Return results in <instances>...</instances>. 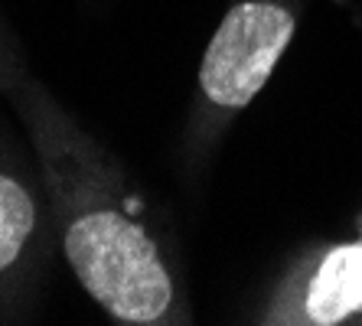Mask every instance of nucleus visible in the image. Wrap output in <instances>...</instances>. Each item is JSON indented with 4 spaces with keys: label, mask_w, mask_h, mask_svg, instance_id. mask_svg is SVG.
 <instances>
[{
    "label": "nucleus",
    "mask_w": 362,
    "mask_h": 326,
    "mask_svg": "<svg viewBox=\"0 0 362 326\" xmlns=\"http://www.w3.org/2000/svg\"><path fill=\"white\" fill-rule=\"evenodd\" d=\"M4 98L17 111L36 153L62 255L82 291L115 323H186L189 307L173 258L121 160L95 141L40 78L26 76Z\"/></svg>",
    "instance_id": "nucleus-1"
},
{
    "label": "nucleus",
    "mask_w": 362,
    "mask_h": 326,
    "mask_svg": "<svg viewBox=\"0 0 362 326\" xmlns=\"http://www.w3.org/2000/svg\"><path fill=\"white\" fill-rule=\"evenodd\" d=\"M294 30V10L278 0H242L228 7L199 62L202 105L219 115L248 108L284 59Z\"/></svg>",
    "instance_id": "nucleus-2"
},
{
    "label": "nucleus",
    "mask_w": 362,
    "mask_h": 326,
    "mask_svg": "<svg viewBox=\"0 0 362 326\" xmlns=\"http://www.w3.org/2000/svg\"><path fill=\"white\" fill-rule=\"evenodd\" d=\"M40 245V202L13 160L0 151V310L17 301Z\"/></svg>",
    "instance_id": "nucleus-4"
},
{
    "label": "nucleus",
    "mask_w": 362,
    "mask_h": 326,
    "mask_svg": "<svg viewBox=\"0 0 362 326\" xmlns=\"http://www.w3.org/2000/svg\"><path fill=\"white\" fill-rule=\"evenodd\" d=\"M26 76H30V66H26L23 46L0 13V95H10Z\"/></svg>",
    "instance_id": "nucleus-5"
},
{
    "label": "nucleus",
    "mask_w": 362,
    "mask_h": 326,
    "mask_svg": "<svg viewBox=\"0 0 362 326\" xmlns=\"http://www.w3.org/2000/svg\"><path fill=\"white\" fill-rule=\"evenodd\" d=\"M362 313V238L333 245L264 313V323L337 326Z\"/></svg>",
    "instance_id": "nucleus-3"
},
{
    "label": "nucleus",
    "mask_w": 362,
    "mask_h": 326,
    "mask_svg": "<svg viewBox=\"0 0 362 326\" xmlns=\"http://www.w3.org/2000/svg\"><path fill=\"white\" fill-rule=\"evenodd\" d=\"M356 238H362V209H359V216H356Z\"/></svg>",
    "instance_id": "nucleus-6"
}]
</instances>
